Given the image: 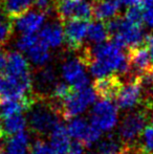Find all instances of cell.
<instances>
[{
  "label": "cell",
  "instance_id": "11",
  "mask_svg": "<svg viewBox=\"0 0 153 154\" xmlns=\"http://www.w3.org/2000/svg\"><path fill=\"white\" fill-rule=\"evenodd\" d=\"M46 19V14L39 11L29 12L20 18L14 21V29L20 32L22 35L36 34L43 27V23Z\"/></svg>",
  "mask_w": 153,
  "mask_h": 154
},
{
  "label": "cell",
  "instance_id": "5",
  "mask_svg": "<svg viewBox=\"0 0 153 154\" xmlns=\"http://www.w3.org/2000/svg\"><path fill=\"white\" fill-rule=\"evenodd\" d=\"M89 119L90 123L101 131H110L118 124L116 105L109 100H101L93 105Z\"/></svg>",
  "mask_w": 153,
  "mask_h": 154
},
{
  "label": "cell",
  "instance_id": "3",
  "mask_svg": "<svg viewBox=\"0 0 153 154\" xmlns=\"http://www.w3.org/2000/svg\"><path fill=\"white\" fill-rule=\"evenodd\" d=\"M149 119V110L143 107L137 111H132L123 118L118 128V136L125 145H135L143 134Z\"/></svg>",
  "mask_w": 153,
  "mask_h": 154
},
{
  "label": "cell",
  "instance_id": "27",
  "mask_svg": "<svg viewBox=\"0 0 153 154\" xmlns=\"http://www.w3.org/2000/svg\"><path fill=\"white\" fill-rule=\"evenodd\" d=\"M146 151L153 153V118L150 125L145 128L143 132V145H142Z\"/></svg>",
  "mask_w": 153,
  "mask_h": 154
},
{
  "label": "cell",
  "instance_id": "12",
  "mask_svg": "<svg viewBox=\"0 0 153 154\" xmlns=\"http://www.w3.org/2000/svg\"><path fill=\"white\" fill-rule=\"evenodd\" d=\"M92 18L101 22H107L109 20L121 16V4L118 0H92Z\"/></svg>",
  "mask_w": 153,
  "mask_h": 154
},
{
  "label": "cell",
  "instance_id": "1",
  "mask_svg": "<svg viewBox=\"0 0 153 154\" xmlns=\"http://www.w3.org/2000/svg\"><path fill=\"white\" fill-rule=\"evenodd\" d=\"M36 97V102L27 111V125L34 134L44 136L50 134L54 128L61 123L60 119L62 116L55 101L37 94Z\"/></svg>",
  "mask_w": 153,
  "mask_h": 154
},
{
  "label": "cell",
  "instance_id": "20",
  "mask_svg": "<svg viewBox=\"0 0 153 154\" xmlns=\"http://www.w3.org/2000/svg\"><path fill=\"white\" fill-rule=\"evenodd\" d=\"M1 120L3 137H10V136L15 135L19 132L24 131L27 125V120L22 113L14 114V116L3 118Z\"/></svg>",
  "mask_w": 153,
  "mask_h": 154
},
{
  "label": "cell",
  "instance_id": "17",
  "mask_svg": "<svg viewBox=\"0 0 153 154\" xmlns=\"http://www.w3.org/2000/svg\"><path fill=\"white\" fill-rule=\"evenodd\" d=\"M34 3L35 0H0L3 12L13 21L29 13Z\"/></svg>",
  "mask_w": 153,
  "mask_h": 154
},
{
  "label": "cell",
  "instance_id": "32",
  "mask_svg": "<svg viewBox=\"0 0 153 154\" xmlns=\"http://www.w3.org/2000/svg\"><path fill=\"white\" fill-rule=\"evenodd\" d=\"M118 2L121 4V6H139L142 3V0H118Z\"/></svg>",
  "mask_w": 153,
  "mask_h": 154
},
{
  "label": "cell",
  "instance_id": "14",
  "mask_svg": "<svg viewBox=\"0 0 153 154\" xmlns=\"http://www.w3.org/2000/svg\"><path fill=\"white\" fill-rule=\"evenodd\" d=\"M70 137L67 127L61 123L57 125L49 134V147L53 154H68L70 149Z\"/></svg>",
  "mask_w": 153,
  "mask_h": 154
},
{
  "label": "cell",
  "instance_id": "18",
  "mask_svg": "<svg viewBox=\"0 0 153 154\" xmlns=\"http://www.w3.org/2000/svg\"><path fill=\"white\" fill-rule=\"evenodd\" d=\"M57 83L58 82L56 81L55 71L53 70V68L44 67L41 70H39L37 75H36V85H37L39 91L36 94L41 97H48L46 93L50 92L51 94V91H53Z\"/></svg>",
  "mask_w": 153,
  "mask_h": 154
},
{
  "label": "cell",
  "instance_id": "26",
  "mask_svg": "<svg viewBox=\"0 0 153 154\" xmlns=\"http://www.w3.org/2000/svg\"><path fill=\"white\" fill-rule=\"evenodd\" d=\"M125 19L129 21V22L133 23L136 25H142L144 24L143 20V10L142 6H130L127 8L126 13H125Z\"/></svg>",
  "mask_w": 153,
  "mask_h": 154
},
{
  "label": "cell",
  "instance_id": "24",
  "mask_svg": "<svg viewBox=\"0 0 153 154\" xmlns=\"http://www.w3.org/2000/svg\"><path fill=\"white\" fill-rule=\"evenodd\" d=\"M13 29H14V21L6 16L0 5V47L10 40Z\"/></svg>",
  "mask_w": 153,
  "mask_h": 154
},
{
  "label": "cell",
  "instance_id": "36",
  "mask_svg": "<svg viewBox=\"0 0 153 154\" xmlns=\"http://www.w3.org/2000/svg\"><path fill=\"white\" fill-rule=\"evenodd\" d=\"M87 154H102V153H100V152H98V151H96V152H89Z\"/></svg>",
  "mask_w": 153,
  "mask_h": 154
},
{
  "label": "cell",
  "instance_id": "15",
  "mask_svg": "<svg viewBox=\"0 0 153 154\" xmlns=\"http://www.w3.org/2000/svg\"><path fill=\"white\" fill-rule=\"evenodd\" d=\"M40 41L47 45L48 47L57 48L61 46L64 41V26L60 21L54 23H47L38 32Z\"/></svg>",
  "mask_w": 153,
  "mask_h": 154
},
{
  "label": "cell",
  "instance_id": "9",
  "mask_svg": "<svg viewBox=\"0 0 153 154\" xmlns=\"http://www.w3.org/2000/svg\"><path fill=\"white\" fill-rule=\"evenodd\" d=\"M64 24V41L69 51H79L87 37L89 22L86 20H69Z\"/></svg>",
  "mask_w": 153,
  "mask_h": 154
},
{
  "label": "cell",
  "instance_id": "34",
  "mask_svg": "<svg viewBox=\"0 0 153 154\" xmlns=\"http://www.w3.org/2000/svg\"><path fill=\"white\" fill-rule=\"evenodd\" d=\"M3 137V130H2V120L0 116V138Z\"/></svg>",
  "mask_w": 153,
  "mask_h": 154
},
{
  "label": "cell",
  "instance_id": "16",
  "mask_svg": "<svg viewBox=\"0 0 153 154\" xmlns=\"http://www.w3.org/2000/svg\"><path fill=\"white\" fill-rule=\"evenodd\" d=\"M3 75L14 78L31 75L29 62L20 51H12L8 54V63Z\"/></svg>",
  "mask_w": 153,
  "mask_h": 154
},
{
  "label": "cell",
  "instance_id": "8",
  "mask_svg": "<svg viewBox=\"0 0 153 154\" xmlns=\"http://www.w3.org/2000/svg\"><path fill=\"white\" fill-rule=\"evenodd\" d=\"M143 86L137 75H133L128 83L124 84L115 99V105L122 110H130L143 103Z\"/></svg>",
  "mask_w": 153,
  "mask_h": 154
},
{
  "label": "cell",
  "instance_id": "6",
  "mask_svg": "<svg viewBox=\"0 0 153 154\" xmlns=\"http://www.w3.org/2000/svg\"><path fill=\"white\" fill-rule=\"evenodd\" d=\"M86 65L83 60L79 57L72 58L63 63L61 73L65 82L72 85L75 89H82L88 87L89 78L86 73Z\"/></svg>",
  "mask_w": 153,
  "mask_h": 154
},
{
  "label": "cell",
  "instance_id": "2",
  "mask_svg": "<svg viewBox=\"0 0 153 154\" xmlns=\"http://www.w3.org/2000/svg\"><path fill=\"white\" fill-rule=\"evenodd\" d=\"M96 93L91 86L82 88V89L74 88L70 94L64 101L58 104L62 118L65 120L78 118L91 104L96 102Z\"/></svg>",
  "mask_w": 153,
  "mask_h": 154
},
{
  "label": "cell",
  "instance_id": "13",
  "mask_svg": "<svg viewBox=\"0 0 153 154\" xmlns=\"http://www.w3.org/2000/svg\"><path fill=\"white\" fill-rule=\"evenodd\" d=\"M127 56H128L131 68L136 70L137 75H142V73L148 72V71H153L150 56L145 43L129 48L127 51Z\"/></svg>",
  "mask_w": 153,
  "mask_h": 154
},
{
  "label": "cell",
  "instance_id": "35",
  "mask_svg": "<svg viewBox=\"0 0 153 154\" xmlns=\"http://www.w3.org/2000/svg\"><path fill=\"white\" fill-rule=\"evenodd\" d=\"M0 154H8L6 153L5 148H4V146H0Z\"/></svg>",
  "mask_w": 153,
  "mask_h": 154
},
{
  "label": "cell",
  "instance_id": "10",
  "mask_svg": "<svg viewBox=\"0 0 153 154\" xmlns=\"http://www.w3.org/2000/svg\"><path fill=\"white\" fill-rule=\"evenodd\" d=\"M124 83L118 75H110L104 78H99L94 81L92 88L94 89L96 95L102 100L116 99L118 92L121 91Z\"/></svg>",
  "mask_w": 153,
  "mask_h": 154
},
{
  "label": "cell",
  "instance_id": "33",
  "mask_svg": "<svg viewBox=\"0 0 153 154\" xmlns=\"http://www.w3.org/2000/svg\"><path fill=\"white\" fill-rule=\"evenodd\" d=\"M133 154H153V153H150V152H148V151H146L142 146H136V145H135L134 148H133Z\"/></svg>",
  "mask_w": 153,
  "mask_h": 154
},
{
  "label": "cell",
  "instance_id": "19",
  "mask_svg": "<svg viewBox=\"0 0 153 154\" xmlns=\"http://www.w3.org/2000/svg\"><path fill=\"white\" fill-rule=\"evenodd\" d=\"M4 148L8 154H29L31 151L29 133L22 131L8 137Z\"/></svg>",
  "mask_w": 153,
  "mask_h": 154
},
{
  "label": "cell",
  "instance_id": "29",
  "mask_svg": "<svg viewBox=\"0 0 153 154\" xmlns=\"http://www.w3.org/2000/svg\"><path fill=\"white\" fill-rule=\"evenodd\" d=\"M34 5L36 6L37 11L47 15L48 13H50L51 8H53L54 0H35Z\"/></svg>",
  "mask_w": 153,
  "mask_h": 154
},
{
  "label": "cell",
  "instance_id": "22",
  "mask_svg": "<svg viewBox=\"0 0 153 154\" xmlns=\"http://www.w3.org/2000/svg\"><path fill=\"white\" fill-rule=\"evenodd\" d=\"M86 38L89 42L93 43L94 45L102 44V43L109 41V32L106 23L96 21V22L89 24Z\"/></svg>",
  "mask_w": 153,
  "mask_h": 154
},
{
  "label": "cell",
  "instance_id": "25",
  "mask_svg": "<svg viewBox=\"0 0 153 154\" xmlns=\"http://www.w3.org/2000/svg\"><path fill=\"white\" fill-rule=\"evenodd\" d=\"M39 41L38 34H29V35H22L20 38L17 40V48L21 53L26 54L34 45Z\"/></svg>",
  "mask_w": 153,
  "mask_h": 154
},
{
  "label": "cell",
  "instance_id": "21",
  "mask_svg": "<svg viewBox=\"0 0 153 154\" xmlns=\"http://www.w3.org/2000/svg\"><path fill=\"white\" fill-rule=\"evenodd\" d=\"M39 37V36H38ZM27 59L35 66L42 67L50 60V51L49 47L42 41H39L26 53Z\"/></svg>",
  "mask_w": 153,
  "mask_h": 154
},
{
  "label": "cell",
  "instance_id": "4",
  "mask_svg": "<svg viewBox=\"0 0 153 154\" xmlns=\"http://www.w3.org/2000/svg\"><path fill=\"white\" fill-rule=\"evenodd\" d=\"M54 8L61 23L69 20H86L92 18L91 2L88 0H54Z\"/></svg>",
  "mask_w": 153,
  "mask_h": 154
},
{
  "label": "cell",
  "instance_id": "7",
  "mask_svg": "<svg viewBox=\"0 0 153 154\" xmlns=\"http://www.w3.org/2000/svg\"><path fill=\"white\" fill-rule=\"evenodd\" d=\"M69 135L85 146H91L99 142L102 131L83 118H75L69 120L67 126Z\"/></svg>",
  "mask_w": 153,
  "mask_h": 154
},
{
  "label": "cell",
  "instance_id": "23",
  "mask_svg": "<svg viewBox=\"0 0 153 154\" xmlns=\"http://www.w3.org/2000/svg\"><path fill=\"white\" fill-rule=\"evenodd\" d=\"M125 144L122 140L116 137L113 134H110L104 140H100V143L96 146V151L102 154H122L124 150Z\"/></svg>",
  "mask_w": 153,
  "mask_h": 154
},
{
  "label": "cell",
  "instance_id": "28",
  "mask_svg": "<svg viewBox=\"0 0 153 154\" xmlns=\"http://www.w3.org/2000/svg\"><path fill=\"white\" fill-rule=\"evenodd\" d=\"M29 154H53L50 150V147L49 145H47L46 143L44 142L41 138H38L34 145L32 146L31 151H29Z\"/></svg>",
  "mask_w": 153,
  "mask_h": 154
},
{
  "label": "cell",
  "instance_id": "31",
  "mask_svg": "<svg viewBox=\"0 0 153 154\" xmlns=\"http://www.w3.org/2000/svg\"><path fill=\"white\" fill-rule=\"evenodd\" d=\"M6 63H8V54L0 49V75H2L5 71Z\"/></svg>",
  "mask_w": 153,
  "mask_h": 154
},
{
  "label": "cell",
  "instance_id": "30",
  "mask_svg": "<svg viewBox=\"0 0 153 154\" xmlns=\"http://www.w3.org/2000/svg\"><path fill=\"white\" fill-rule=\"evenodd\" d=\"M145 43L146 47L148 49V53H149L150 56V61H151V66L153 68V35H147L145 37Z\"/></svg>",
  "mask_w": 153,
  "mask_h": 154
}]
</instances>
